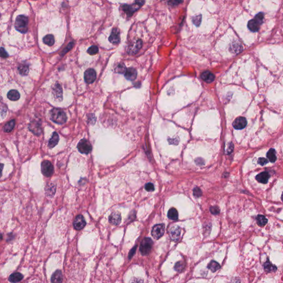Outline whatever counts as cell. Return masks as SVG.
Listing matches in <instances>:
<instances>
[{
  "mask_svg": "<svg viewBox=\"0 0 283 283\" xmlns=\"http://www.w3.org/2000/svg\"><path fill=\"white\" fill-rule=\"evenodd\" d=\"M78 149L80 153L87 154L91 152L92 146L87 140L82 139L78 143Z\"/></svg>",
  "mask_w": 283,
  "mask_h": 283,
  "instance_id": "obj_4",
  "label": "cell"
},
{
  "mask_svg": "<svg viewBox=\"0 0 283 283\" xmlns=\"http://www.w3.org/2000/svg\"><path fill=\"white\" fill-rule=\"evenodd\" d=\"M194 195L196 197H199L202 195V191L200 188H195L194 189Z\"/></svg>",
  "mask_w": 283,
  "mask_h": 283,
  "instance_id": "obj_36",
  "label": "cell"
},
{
  "mask_svg": "<svg viewBox=\"0 0 283 283\" xmlns=\"http://www.w3.org/2000/svg\"><path fill=\"white\" fill-rule=\"evenodd\" d=\"M281 199H282V200L283 201V192L282 193V196H281Z\"/></svg>",
  "mask_w": 283,
  "mask_h": 283,
  "instance_id": "obj_43",
  "label": "cell"
},
{
  "mask_svg": "<svg viewBox=\"0 0 283 283\" xmlns=\"http://www.w3.org/2000/svg\"><path fill=\"white\" fill-rule=\"evenodd\" d=\"M257 222L258 225L259 226H264L268 222V220L267 218H266L263 215H258L257 218Z\"/></svg>",
  "mask_w": 283,
  "mask_h": 283,
  "instance_id": "obj_28",
  "label": "cell"
},
{
  "mask_svg": "<svg viewBox=\"0 0 283 283\" xmlns=\"http://www.w3.org/2000/svg\"><path fill=\"white\" fill-rule=\"evenodd\" d=\"M137 71L134 68H128L125 73V78L127 80L133 81L135 80L137 78Z\"/></svg>",
  "mask_w": 283,
  "mask_h": 283,
  "instance_id": "obj_18",
  "label": "cell"
},
{
  "mask_svg": "<svg viewBox=\"0 0 283 283\" xmlns=\"http://www.w3.org/2000/svg\"><path fill=\"white\" fill-rule=\"evenodd\" d=\"M18 71L20 72V73L22 75H27L29 72V67L27 65V64H21L20 65L18 66Z\"/></svg>",
  "mask_w": 283,
  "mask_h": 283,
  "instance_id": "obj_30",
  "label": "cell"
},
{
  "mask_svg": "<svg viewBox=\"0 0 283 283\" xmlns=\"http://www.w3.org/2000/svg\"><path fill=\"white\" fill-rule=\"evenodd\" d=\"M28 18L23 15H20L16 18L15 27L18 31L21 33H25L28 31Z\"/></svg>",
  "mask_w": 283,
  "mask_h": 283,
  "instance_id": "obj_2",
  "label": "cell"
},
{
  "mask_svg": "<svg viewBox=\"0 0 283 283\" xmlns=\"http://www.w3.org/2000/svg\"><path fill=\"white\" fill-rule=\"evenodd\" d=\"M15 121L14 119H12L4 125V131L6 133H9L12 131L13 128L15 127Z\"/></svg>",
  "mask_w": 283,
  "mask_h": 283,
  "instance_id": "obj_24",
  "label": "cell"
},
{
  "mask_svg": "<svg viewBox=\"0 0 283 283\" xmlns=\"http://www.w3.org/2000/svg\"><path fill=\"white\" fill-rule=\"evenodd\" d=\"M96 78V73L95 70L89 69L85 71L84 73V79L86 83L92 84L94 82Z\"/></svg>",
  "mask_w": 283,
  "mask_h": 283,
  "instance_id": "obj_7",
  "label": "cell"
},
{
  "mask_svg": "<svg viewBox=\"0 0 283 283\" xmlns=\"http://www.w3.org/2000/svg\"><path fill=\"white\" fill-rule=\"evenodd\" d=\"M43 41L45 43V44L49 45V46H52L54 44V38L53 36L49 34V35H47L43 38Z\"/></svg>",
  "mask_w": 283,
  "mask_h": 283,
  "instance_id": "obj_29",
  "label": "cell"
},
{
  "mask_svg": "<svg viewBox=\"0 0 283 283\" xmlns=\"http://www.w3.org/2000/svg\"><path fill=\"white\" fill-rule=\"evenodd\" d=\"M185 267V263L184 261H179L175 264L174 268L177 271L181 272L184 269Z\"/></svg>",
  "mask_w": 283,
  "mask_h": 283,
  "instance_id": "obj_31",
  "label": "cell"
},
{
  "mask_svg": "<svg viewBox=\"0 0 283 283\" xmlns=\"http://www.w3.org/2000/svg\"><path fill=\"white\" fill-rule=\"evenodd\" d=\"M1 57H4V58H6V57H8V54L6 52V51L4 50V48H2V47L1 48Z\"/></svg>",
  "mask_w": 283,
  "mask_h": 283,
  "instance_id": "obj_40",
  "label": "cell"
},
{
  "mask_svg": "<svg viewBox=\"0 0 283 283\" xmlns=\"http://www.w3.org/2000/svg\"><path fill=\"white\" fill-rule=\"evenodd\" d=\"M247 121L246 118L243 117H239L234 121L233 126L236 129H242L246 127Z\"/></svg>",
  "mask_w": 283,
  "mask_h": 283,
  "instance_id": "obj_8",
  "label": "cell"
},
{
  "mask_svg": "<svg viewBox=\"0 0 283 283\" xmlns=\"http://www.w3.org/2000/svg\"><path fill=\"white\" fill-rule=\"evenodd\" d=\"M267 158L271 163H274L276 160V152L274 149L271 148L268 151L267 153Z\"/></svg>",
  "mask_w": 283,
  "mask_h": 283,
  "instance_id": "obj_22",
  "label": "cell"
},
{
  "mask_svg": "<svg viewBox=\"0 0 283 283\" xmlns=\"http://www.w3.org/2000/svg\"><path fill=\"white\" fill-rule=\"evenodd\" d=\"M135 250H136V246L135 247H134V248H133L132 250L130 252V253H129V258H131L133 256V255L135 254Z\"/></svg>",
  "mask_w": 283,
  "mask_h": 283,
  "instance_id": "obj_41",
  "label": "cell"
},
{
  "mask_svg": "<svg viewBox=\"0 0 283 283\" xmlns=\"http://www.w3.org/2000/svg\"><path fill=\"white\" fill-rule=\"evenodd\" d=\"M41 169V172L45 177H50L53 174V165L52 164V163L48 160H44L42 162Z\"/></svg>",
  "mask_w": 283,
  "mask_h": 283,
  "instance_id": "obj_5",
  "label": "cell"
},
{
  "mask_svg": "<svg viewBox=\"0 0 283 283\" xmlns=\"http://www.w3.org/2000/svg\"><path fill=\"white\" fill-rule=\"evenodd\" d=\"M116 71L119 74H123L126 71V68L123 64H119L116 68Z\"/></svg>",
  "mask_w": 283,
  "mask_h": 283,
  "instance_id": "obj_32",
  "label": "cell"
},
{
  "mask_svg": "<svg viewBox=\"0 0 283 283\" xmlns=\"http://www.w3.org/2000/svg\"><path fill=\"white\" fill-rule=\"evenodd\" d=\"M180 228L178 226L172 227L169 230L170 237L174 241H177L179 239V237L180 235Z\"/></svg>",
  "mask_w": 283,
  "mask_h": 283,
  "instance_id": "obj_10",
  "label": "cell"
},
{
  "mask_svg": "<svg viewBox=\"0 0 283 283\" xmlns=\"http://www.w3.org/2000/svg\"><path fill=\"white\" fill-rule=\"evenodd\" d=\"M144 3V2L143 1H137V4H134V5L132 6H124L123 9L127 13V14L132 13L140 8V6L143 4Z\"/></svg>",
  "mask_w": 283,
  "mask_h": 283,
  "instance_id": "obj_11",
  "label": "cell"
},
{
  "mask_svg": "<svg viewBox=\"0 0 283 283\" xmlns=\"http://www.w3.org/2000/svg\"><path fill=\"white\" fill-rule=\"evenodd\" d=\"M132 283H143V280L140 279H135Z\"/></svg>",
  "mask_w": 283,
  "mask_h": 283,
  "instance_id": "obj_42",
  "label": "cell"
},
{
  "mask_svg": "<svg viewBox=\"0 0 283 283\" xmlns=\"http://www.w3.org/2000/svg\"><path fill=\"white\" fill-rule=\"evenodd\" d=\"M201 78L206 82L211 83L215 80V75L210 71H205L201 74Z\"/></svg>",
  "mask_w": 283,
  "mask_h": 283,
  "instance_id": "obj_16",
  "label": "cell"
},
{
  "mask_svg": "<svg viewBox=\"0 0 283 283\" xmlns=\"http://www.w3.org/2000/svg\"><path fill=\"white\" fill-rule=\"evenodd\" d=\"M7 97L11 101H17L20 97V95L16 90H11L8 92Z\"/></svg>",
  "mask_w": 283,
  "mask_h": 283,
  "instance_id": "obj_21",
  "label": "cell"
},
{
  "mask_svg": "<svg viewBox=\"0 0 283 283\" xmlns=\"http://www.w3.org/2000/svg\"><path fill=\"white\" fill-rule=\"evenodd\" d=\"M270 178V175L267 172H260L255 177V179L262 184H267Z\"/></svg>",
  "mask_w": 283,
  "mask_h": 283,
  "instance_id": "obj_14",
  "label": "cell"
},
{
  "mask_svg": "<svg viewBox=\"0 0 283 283\" xmlns=\"http://www.w3.org/2000/svg\"><path fill=\"white\" fill-rule=\"evenodd\" d=\"M262 23L259 22L258 20H257L255 18L252 20L248 22V27L249 29L252 31V32H257L259 29L260 25Z\"/></svg>",
  "mask_w": 283,
  "mask_h": 283,
  "instance_id": "obj_15",
  "label": "cell"
},
{
  "mask_svg": "<svg viewBox=\"0 0 283 283\" xmlns=\"http://www.w3.org/2000/svg\"><path fill=\"white\" fill-rule=\"evenodd\" d=\"M50 118L55 123L62 124L66 122L67 117L65 113L59 108H53L50 112Z\"/></svg>",
  "mask_w": 283,
  "mask_h": 283,
  "instance_id": "obj_1",
  "label": "cell"
},
{
  "mask_svg": "<svg viewBox=\"0 0 283 283\" xmlns=\"http://www.w3.org/2000/svg\"><path fill=\"white\" fill-rule=\"evenodd\" d=\"M165 231V226L164 224L156 225L153 227L152 235L153 238L158 239L163 236Z\"/></svg>",
  "mask_w": 283,
  "mask_h": 283,
  "instance_id": "obj_6",
  "label": "cell"
},
{
  "mask_svg": "<svg viewBox=\"0 0 283 283\" xmlns=\"http://www.w3.org/2000/svg\"><path fill=\"white\" fill-rule=\"evenodd\" d=\"M268 162H269L268 160H267V159L265 158H259L258 160V164L260 165H262V166L265 165Z\"/></svg>",
  "mask_w": 283,
  "mask_h": 283,
  "instance_id": "obj_37",
  "label": "cell"
},
{
  "mask_svg": "<svg viewBox=\"0 0 283 283\" xmlns=\"http://www.w3.org/2000/svg\"><path fill=\"white\" fill-rule=\"evenodd\" d=\"M55 190L56 189H55V185L51 183L50 184L48 185V187H47L45 189L46 194L48 196H53L55 193Z\"/></svg>",
  "mask_w": 283,
  "mask_h": 283,
  "instance_id": "obj_23",
  "label": "cell"
},
{
  "mask_svg": "<svg viewBox=\"0 0 283 283\" xmlns=\"http://www.w3.org/2000/svg\"><path fill=\"white\" fill-rule=\"evenodd\" d=\"M59 137L58 134L57 132H54L48 143L49 147L52 148L54 147L55 146H56L59 142Z\"/></svg>",
  "mask_w": 283,
  "mask_h": 283,
  "instance_id": "obj_20",
  "label": "cell"
},
{
  "mask_svg": "<svg viewBox=\"0 0 283 283\" xmlns=\"http://www.w3.org/2000/svg\"><path fill=\"white\" fill-rule=\"evenodd\" d=\"M23 278V275L20 273H14L9 276L8 280L12 283H17L21 282Z\"/></svg>",
  "mask_w": 283,
  "mask_h": 283,
  "instance_id": "obj_19",
  "label": "cell"
},
{
  "mask_svg": "<svg viewBox=\"0 0 283 283\" xmlns=\"http://www.w3.org/2000/svg\"><path fill=\"white\" fill-rule=\"evenodd\" d=\"M168 217L169 219L172 220H176L178 218V212L177 210L172 208L169 210L168 213Z\"/></svg>",
  "mask_w": 283,
  "mask_h": 283,
  "instance_id": "obj_25",
  "label": "cell"
},
{
  "mask_svg": "<svg viewBox=\"0 0 283 283\" xmlns=\"http://www.w3.org/2000/svg\"><path fill=\"white\" fill-rule=\"evenodd\" d=\"M108 39L112 44H118L120 41L119 30L116 28L113 29Z\"/></svg>",
  "mask_w": 283,
  "mask_h": 283,
  "instance_id": "obj_12",
  "label": "cell"
},
{
  "mask_svg": "<svg viewBox=\"0 0 283 283\" xmlns=\"http://www.w3.org/2000/svg\"><path fill=\"white\" fill-rule=\"evenodd\" d=\"M210 211L213 214V215H218L220 212L219 209L218 208L217 206H213L210 208Z\"/></svg>",
  "mask_w": 283,
  "mask_h": 283,
  "instance_id": "obj_38",
  "label": "cell"
},
{
  "mask_svg": "<svg viewBox=\"0 0 283 283\" xmlns=\"http://www.w3.org/2000/svg\"><path fill=\"white\" fill-rule=\"evenodd\" d=\"M145 189L149 192H152L154 190V185L153 184L151 183H149L146 185L145 186Z\"/></svg>",
  "mask_w": 283,
  "mask_h": 283,
  "instance_id": "obj_35",
  "label": "cell"
},
{
  "mask_svg": "<svg viewBox=\"0 0 283 283\" xmlns=\"http://www.w3.org/2000/svg\"><path fill=\"white\" fill-rule=\"evenodd\" d=\"M86 226V221L82 215H78L74 221V227L75 230H82Z\"/></svg>",
  "mask_w": 283,
  "mask_h": 283,
  "instance_id": "obj_9",
  "label": "cell"
},
{
  "mask_svg": "<svg viewBox=\"0 0 283 283\" xmlns=\"http://www.w3.org/2000/svg\"><path fill=\"white\" fill-rule=\"evenodd\" d=\"M153 242L151 238H145L142 241L140 246V252L143 255H148L152 250Z\"/></svg>",
  "mask_w": 283,
  "mask_h": 283,
  "instance_id": "obj_3",
  "label": "cell"
},
{
  "mask_svg": "<svg viewBox=\"0 0 283 283\" xmlns=\"http://www.w3.org/2000/svg\"><path fill=\"white\" fill-rule=\"evenodd\" d=\"M99 52V48L96 45H92L87 50V53L90 55H95Z\"/></svg>",
  "mask_w": 283,
  "mask_h": 283,
  "instance_id": "obj_34",
  "label": "cell"
},
{
  "mask_svg": "<svg viewBox=\"0 0 283 283\" xmlns=\"http://www.w3.org/2000/svg\"><path fill=\"white\" fill-rule=\"evenodd\" d=\"M208 268L212 272H215L220 269V266L217 262L212 260L208 265Z\"/></svg>",
  "mask_w": 283,
  "mask_h": 283,
  "instance_id": "obj_26",
  "label": "cell"
},
{
  "mask_svg": "<svg viewBox=\"0 0 283 283\" xmlns=\"http://www.w3.org/2000/svg\"><path fill=\"white\" fill-rule=\"evenodd\" d=\"M135 45H133L132 49H131V50L132 52H133V53H137L139 50L140 49V48H141L142 47V42L140 41H138L135 42Z\"/></svg>",
  "mask_w": 283,
  "mask_h": 283,
  "instance_id": "obj_33",
  "label": "cell"
},
{
  "mask_svg": "<svg viewBox=\"0 0 283 283\" xmlns=\"http://www.w3.org/2000/svg\"><path fill=\"white\" fill-rule=\"evenodd\" d=\"M264 267L265 271L267 272L274 271H276V269H277L276 267H275L274 265L272 264L269 260H268L265 263Z\"/></svg>",
  "mask_w": 283,
  "mask_h": 283,
  "instance_id": "obj_27",
  "label": "cell"
},
{
  "mask_svg": "<svg viewBox=\"0 0 283 283\" xmlns=\"http://www.w3.org/2000/svg\"><path fill=\"white\" fill-rule=\"evenodd\" d=\"M193 22L196 25H199L201 22V16H197L194 17Z\"/></svg>",
  "mask_w": 283,
  "mask_h": 283,
  "instance_id": "obj_39",
  "label": "cell"
},
{
  "mask_svg": "<svg viewBox=\"0 0 283 283\" xmlns=\"http://www.w3.org/2000/svg\"><path fill=\"white\" fill-rule=\"evenodd\" d=\"M63 281V274L62 271L57 270L55 271L52 276L51 282L52 283H62Z\"/></svg>",
  "mask_w": 283,
  "mask_h": 283,
  "instance_id": "obj_17",
  "label": "cell"
},
{
  "mask_svg": "<svg viewBox=\"0 0 283 283\" xmlns=\"http://www.w3.org/2000/svg\"><path fill=\"white\" fill-rule=\"evenodd\" d=\"M121 221V214L118 212H115L111 213L109 217V222L115 225H119Z\"/></svg>",
  "mask_w": 283,
  "mask_h": 283,
  "instance_id": "obj_13",
  "label": "cell"
}]
</instances>
